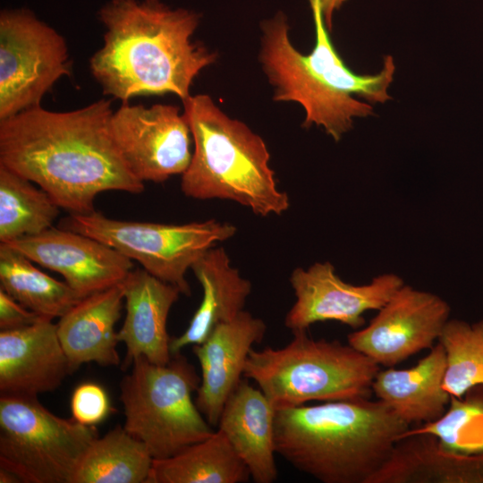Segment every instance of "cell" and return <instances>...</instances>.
I'll return each instance as SVG.
<instances>
[{"label":"cell","instance_id":"13","mask_svg":"<svg viewBox=\"0 0 483 483\" xmlns=\"http://www.w3.org/2000/svg\"><path fill=\"white\" fill-rule=\"evenodd\" d=\"M295 301L284 318L292 332L307 331L318 322L337 321L355 330L365 324L363 314L381 309L404 284L401 276L386 273L369 284L356 285L342 280L328 261L295 268L290 275Z\"/></svg>","mask_w":483,"mask_h":483},{"label":"cell","instance_id":"4","mask_svg":"<svg viewBox=\"0 0 483 483\" xmlns=\"http://www.w3.org/2000/svg\"><path fill=\"white\" fill-rule=\"evenodd\" d=\"M409 428L378 399L304 404L276 411L275 452L323 483H369Z\"/></svg>","mask_w":483,"mask_h":483},{"label":"cell","instance_id":"20","mask_svg":"<svg viewBox=\"0 0 483 483\" xmlns=\"http://www.w3.org/2000/svg\"><path fill=\"white\" fill-rule=\"evenodd\" d=\"M445 369V351L437 342L411 368L379 370L372 392L407 424L430 423L443 416L450 402L444 388Z\"/></svg>","mask_w":483,"mask_h":483},{"label":"cell","instance_id":"7","mask_svg":"<svg viewBox=\"0 0 483 483\" xmlns=\"http://www.w3.org/2000/svg\"><path fill=\"white\" fill-rule=\"evenodd\" d=\"M200 383L180 352L164 365L136 358L120 384L124 429L141 441L153 459H165L200 442L214 430L192 399Z\"/></svg>","mask_w":483,"mask_h":483},{"label":"cell","instance_id":"22","mask_svg":"<svg viewBox=\"0 0 483 483\" xmlns=\"http://www.w3.org/2000/svg\"><path fill=\"white\" fill-rule=\"evenodd\" d=\"M369 483H483V452L452 453L432 435L407 436Z\"/></svg>","mask_w":483,"mask_h":483},{"label":"cell","instance_id":"17","mask_svg":"<svg viewBox=\"0 0 483 483\" xmlns=\"http://www.w3.org/2000/svg\"><path fill=\"white\" fill-rule=\"evenodd\" d=\"M126 315L117 332L126 347L123 369L138 357L164 365L172 359L167 318L180 290L145 269H132L123 281Z\"/></svg>","mask_w":483,"mask_h":483},{"label":"cell","instance_id":"21","mask_svg":"<svg viewBox=\"0 0 483 483\" xmlns=\"http://www.w3.org/2000/svg\"><path fill=\"white\" fill-rule=\"evenodd\" d=\"M191 269L202 287V300L186 330L171 338L172 354L201 343L216 326L233 319L244 310L251 292L250 282L231 266L229 256L222 247L207 250Z\"/></svg>","mask_w":483,"mask_h":483},{"label":"cell","instance_id":"12","mask_svg":"<svg viewBox=\"0 0 483 483\" xmlns=\"http://www.w3.org/2000/svg\"><path fill=\"white\" fill-rule=\"evenodd\" d=\"M451 308L440 296L401 286L369 324L347 336L348 343L379 366L394 367L431 349L450 319Z\"/></svg>","mask_w":483,"mask_h":483},{"label":"cell","instance_id":"3","mask_svg":"<svg viewBox=\"0 0 483 483\" xmlns=\"http://www.w3.org/2000/svg\"><path fill=\"white\" fill-rule=\"evenodd\" d=\"M314 19L316 43L311 53L302 55L289 38V24L279 12L261 25L259 60L275 101L301 104L306 115L305 128L322 126L335 141L352 127L354 117L373 114L371 103L391 99L387 92L394 80V58L386 55L383 68L374 75L352 72L335 49L325 24L319 0H309Z\"/></svg>","mask_w":483,"mask_h":483},{"label":"cell","instance_id":"5","mask_svg":"<svg viewBox=\"0 0 483 483\" xmlns=\"http://www.w3.org/2000/svg\"><path fill=\"white\" fill-rule=\"evenodd\" d=\"M194 148L181 189L195 199H228L260 216L282 215L290 207L278 189L263 139L225 114L206 94L182 101Z\"/></svg>","mask_w":483,"mask_h":483},{"label":"cell","instance_id":"27","mask_svg":"<svg viewBox=\"0 0 483 483\" xmlns=\"http://www.w3.org/2000/svg\"><path fill=\"white\" fill-rule=\"evenodd\" d=\"M438 343L445 351L444 388L451 396L461 398L483 386V319H449Z\"/></svg>","mask_w":483,"mask_h":483},{"label":"cell","instance_id":"31","mask_svg":"<svg viewBox=\"0 0 483 483\" xmlns=\"http://www.w3.org/2000/svg\"><path fill=\"white\" fill-rule=\"evenodd\" d=\"M347 0H319L325 24L328 30L332 29V19L337 11Z\"/></svg>","mask_w":483,"mask_h":483},{"label":"cell","instance_id":"8","mask_svg":"<svg viewBox=\"0 0 483 483\" xmlns=\"http://www.w3.org/2000/svg\"><path fill=\"white\" fill-rule=\"evenodd\" d=\"M96 437L94 426L55 415L37 396L1 394L0 468L21 482L71 483Z\"/></svg>","mask_w":483,"mask_h":483},{"label":"cell","instance_id":"24","mask_svg":"<svg viewBox=\"0 0 483 483\" xmlns=\"http://www.w3.org/2000/svg\"><path fill=\"white\" fill-rule=\"evenodd\" d=\"M33 263L21 251L0 242V288L23 307L53 320L85 298Z\"/></svg>","mask_w":483,"mask_h":483},{"label":"cell","instance_id":"28","mask_svg":"<svg viewBox=\"0 0 483 483\" xmlns=\"http://www.w3.org/2000/svg\"><path fill=\"white\" fill-rule=\"evenodd\" d=\"M482 389L483 386H479L471 388L461 398L451 396L442 417L416 428H409L402 437L429 434L437 439L440 447L445 451L463 454L483 452Z\"/></svg>","mask_w":483,"mask_h":483},{"label":"cell","instance_id":"32","mask_svg":"<svg viewBox=\"0 0 483 483\" xmlns=\"http://www.w3.org/2000/svg\"><path fill=\"white\" fill-rule=\"evenodd\" d=\"M21 482L20 479L11 471L0 468V483Z\"/></svg>","mask_w":483,"mask_h":483},{"label":"cell","instance_id":"2","mask_svg":"<svg viewBox=\"0 0 483 483\" xmlns=\"http://www.w3.org/2000/svg\"><path fill=\"white\" fill-rule=\"evenodd\" d=\"M103 46L89 69L103 93L128 102L140 95L188 98L194 79L217 55L191 41L200 16L160 0H111L98 12Z\"/></svg>","mask_w":483,"mask_h":483},{"label":"cell","instance_id":"9","mask_svg":"<svg viewBox=\"0 0 483 483\" xmlns=\"http://www.w3.org/2000/svg\"><path fill=\"white\" fill-rule=\"evenodd\" d=\"M60 227L96 239L138 261L157 278L190 296L186 273L216 242L232 238L236 227L208 219L182 225L119 220L100 212L70 214Z\"/></svg>","mask_w":483,"mask_h":483},{"label":"cell","instance_id":"1","mask_svg":"<svg viewBox=\"0 0 483 483\" xmlns=\"http://www.w3.org/2000/svg\"><path fill=\"white\" fill-rule=\"evenodd\" d=\"M111 101L54 112L41 106L0 120V165L43 189L70 214L95 211L97 194L143 191L111 132Z\"/></svg>","mask_w":483,"mask_h":483},{"label":"cell","instance_id":"19","mask_svg":"<svg viewBox=\"0 0 483 483\" xmlns=\"http://www.w3.org/2000/svg\"><path fill=\"white\" fill-rule=\"evenodd\" d=\"M123 300L122 282L86 296L60 318L57 335L72 373L88 362L119 365V340L114 326L120 318Z\"/></svg>","mask_w":483,"mask_h":483},{"label":"cell","instance_id":"10","mask_svg":"<svg viewBox=\"0 0 483 483\" xmlns=\"http://www.w3.org/2000/svg\"><path fill=\"white\" fill-rule=\"evenodd\" d=\"M64 38L28 9L0 13V120L40 106L44 95L71 74Z\"/></svg>","mask_w":483,"mask_h":483},{"label":"cell","instance_id":"6","mask_svg":"<svg viewBox=\"0 0 483 483\" xmlns=\"http://www.w3.org/2000/svg\"><path fill=\"white\" fill-rule=\"evenodd\" d=\"M282 348L252 349L243 376L253 380L276 410L311 401L369 398L380 366L348 343L292 333Z\"/></svg>","mask_w":483,"mask_h":483},{"label":"cell","instance_id":"16","mask_svg":"<svg viewBox=\"0 0 483 483\" xmlns=\"http://www.w3.org/2000/svg\"><path fill=\"white\" fill-rule=\"evenodd\" d=\"M70 373L52 319L0 331L1 394L37 396L57 388Z\"/></svg>","mask_w":483,"mask_h":483},{"label":"cell","instance_id":"26","mask_svg":"<svg viewBox=\"0 0 483 483\" xmlns=\"http://www.w3.org/2000/svg\"><path fill=\"white\" fill-rule=\"evenodd\" d=\"M34 184L0 165V242L36 235L53 226L60 208Z\"/></svg>","mask_w":483,"mask_h":483},{"label":"cell","instance_id":"18","mask_svg":"<svg viewBox=\"0 0 483 483\" xmlns=\"http://www.w3.org/2000/svg\"><path fill=\"white\" fill-rule=\"evenodd\" d=\"M275 413L259 388L242 380L225 402L217 424L256 483L277 479Z\"/></svg>","mask_w":483,"mask_h":483},{"label":"cell","instance_id":"25","mask_svg":"<svg viewBox=\"0 0 483 483\" xmlns=\"http://www.w3.org/2000/svg\"><path fill=\"white\" fill-rule=\"evenodd\" d=\"M152 463L145 445L117 426L92 441L71 483H147Z\"/></svg>","mask_w":483,"mask_h":483},{"label":"cell","instance_id":"29","mask_svg":"<svg viewBox=\"0 0 483 483\" xmlns=\"http://www.w3.org/2000/svg\"><path fill=\"white\" fill-rule=\"evenodd\" d=\"M72 418L87 426L100 423L110 411L108 396L99 385L84 383L72 393L71 398Z\"/></svg>","mask_w":483,"mask_h":483},{"label":"cell","instance_id":"11","mask_svg":"<svg viewBox=\"0 0 483 483\" xmlns=\"http://www.w3.org/2000/svg\"><path fill=\"white\" fill-rule=\"evenodd\" d=\"M111 132L128 168L143 182H163L190 165L192 137L178 106L123 102L113 113Z\"/></svg>","mask_w":483,"mask_h":483},{"label":"cell","instance_id":"23","mask_svg":"<svg viewBox=\"0 0 483 483\" xmlns=\"http://www.w3.org/2000/svg\"><path fill=\"white\" fill-rule=\"evenodd\" d=\"M250 472L219 430L165 459H153L147 483H242Z\"/></svg>","mask_w":483,"mask_h":483},{"label":"cell","instance_id":"30","mask_svg":"<svg viewBox=\"0 0 483 483\" xmlns=\"http://www.w3.org/2000/svg\"><path fill=\"white\" fill-rule=\"evenodd\" d=\"M41 318H44V317L26 309L0 288L1 330L21 328L32 325Z\"/></svg>","mask_w":483,"mask_h":483},{"label":"cell","instance_id":"14","mask_svg":"<svg viewBox=\"0 0 483 483\" xmlns=\"http://www.w3.org/2000/svg\"><path fill=\"white\" fill-rule=\"evenodd\" d=\"M6 244L34 263L60 274L82 297L122 283L133 268L131 259L114 249L61 227L52 226Z\"/></svg>","mask_w":483,"mask_h":483},{"label":"cell","instance_id":"15","mask_svg":"<svg viewBox=\"0 0 483 483\" xmlns=\"http://www.w3.org/2000/svg\"><path fill=\"white\" fill-rule=\"evenodd\" d=\"M266 331L261 318L242 310L192 346L201 371L195 402L210 425L217 426L225 402L242 381L253 345L264 339Z\"/></svg>","mask_w":483,"mask_h":483}]
</instances>
